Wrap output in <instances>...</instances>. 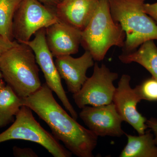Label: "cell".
<instances>
[{
  "instance_id": "6da1fadb",
  "label": "cell",
  "mask_w": 157,
  "mask_h": 157,
  "mask_svg": "<svg viewBox=\"0 0 157 157\" xmlns=\"http://www.w3.org/2000/svg\"><path fill=\"white\" fill-rule=\"evenodd\" d=\"M22 100L23 105L29 107L48 124L53 136L62 141L72 154L94 157L98 136L68 114L55 99L46 83Z\"/></svg>"
},
{
  "instance_id": "7a4b0ae2",
  "label": "cell",
  "mask_w": 157,
  "mask_h": 157,
  "mask_svg": "<svg viewBox=\"0 0 157 157\" xmlns=\"http://www.w3.org/2000/svg\"><path fill=\"white\" fill-rule=\"evenodd\" d=\"M0 69L4 81L22 99L42 86L35 54L25 43L18 42L0 56Z\"/></svg>"
},
{
  "instance_id": "3957f363",
  "label": "cell",
  "mask_w": 157,
  "mask_h": 157,
  "mask_svg": "<svg viewBox=\"0 0 157 157\" xmlns=\"http://www.w3.org/2000/svg\"><path fill=\"white\" fill-rule=\"evenodd\" d=\"M108 1L113 18L125 33L123 53L136 50L148 40H157V24L144 11L146 0Z\"/></svg>"
},
{
  "instance_id": "277c9868",
  "label": "cell",
  "mask_w": 157,
  "mask_h": 157,
  "mask_svg": "<svg viewBox=\"0 0 157 157\" xmlns=\"http://www.w3.org/2000/svg\"><path fill=\"white\" fill-rule=\"evenodd\" d=\"M125 33L113 19L109 1L100 0L92 17L82 31L81 45L96 61L101 62L113 46L123 48Z\"/></svg>"
},
{
  "instance_id": "5b68a950",
  "label": "cell",
  "mask_w": 157,
  "mask_h": 157,
  "mask_svg": "<svg viewBox=\"0 0 157 157\" xmlns=\"http://www.w3.org/2000/svg\"><path fill=\"white\" fill-rule=\"evenodd\" d=\"M32 111L27 106L21 107L12 124L0 134V144L12 140H28L40 144L54 157H71L72 154L40 125Z\"/></svg>"
},
{
  "instance_id": "8992f818",
  "label": "cell",
  "mask_w": 157,
  "mask_h": 157,
  "mask_svg": "<svg viewBox=\"0 0 157 157\" xmlns=\"http://www.w3.org/2000/svg\"><path fill=\"white\" fill-rule=\"evenodd\" d=\"M58 20L55 7L39 0H21L13 18V38L19 43L28 42L39 30Z\"/></svg>"
},
{
  "instance_id": "52a82bcc",
  "label": "cell",
  "mask_w": 157,
  "mask_h": 157,
  "mask_svg": "<svg viewBox=\"0 0 157 157\" xmlns=\"http://www.w3.org/2000/svg\"><path fill=\"white\" fill-rule=\"evenodd\" d=\"M118 77L117 73L111 72L106 65H94L92 75L88 78L81 90L73 94L76 106L82 109L88 105L100 106L113 102L116 87L113 82Z\"/></svg>"
},
{
  "instance_id": "ba28073f",
  "label": "cell",
  "mask_w": 157,
  "mask_h": 157,
  "mask_svg": "<svg viewBox=\"0 0 157 157\" xmlns=\"http://www.w3.org/2000/svg\"><path fill=\"white\" fill-rule=\"evenodd\" d=\"M45 29L39 30L34 35L33 39L23 43L28 45L34 52L37 64L44 74L46 84L56 94L70 115L76 120L78 114L67 97L53 61V56L47 46Z\"/></svg>"
},
{
  "instance_id": "9c48e42d",
  "label": "cell",
  "mask_w": 157,
  "mask_h": 157,
  "mask_svg": "<svg viewBox=\"0 0 157 157\" xmlns=\"http://www.w3.org/2000/svg\"><path fill=\"white\" fill-rule=\"evenodd\" d=\"M79 117L85 124L99 137H119L125 134L122 128L124 121L113 103L82 109Z\"/></svg>"
},
{
  "instance_id": "30bf717a",
  "label": "cell",
  "mask_w": 157,
  "mask_h": 157,
  "mask_svg": "<svg viewBox=\"0 0 157 157\" xmlns=\"http://www.w3.org/2000/svg\"><path fill=\"white\" fill-rule=\"evenodd\" d=\"M131 80L128 75L121 76L116 88L113 103L124 121L131 125L139 135H143L147 128V119L137 110V104L142 99L136 89L131 87Z\"/></svg>"
},
{
  "instance_id": "8fae6325",
  "label": "cell",
  "mask_w": 157,
  "mask_h": 157,
  "mask_svg": "<svg viewBox=\"0 0 157 157\" xmlns=\"http://www.w3.org/2000/svg\"><path fill=\"white\" fill-rule=\"evenodd\" d=\"M46 43L55 57L77 53L82 31L59 20L45 29Z\"/></svg>"
},
{
  "instance_id": "7c38bea8",
  "label": "cell",
  "mask_w": 157,
  "mask_h": 157,
  "mask_svg": "<svg viewBox=\"0 0 157 157\" xmlns=\"http://www.w3.org/2000/svg\"><path fill=\"white\" fill-rule=\"evenodd\" d=\"M94 61L92 56L87 51L78 58H73L71 55L56 58L55 63L57 70L70 92L73 94L81 90L87 79V70L94 66Z\"/></svg>"
},
{
  "instance_id": "4fadbf2b",
  "label": "cell",
  "mask_w": 157,
  "mask_h": 157,
  "mask_svg": "<svg viewBox=\"0 0 157 157\" xmlns=\"http://www.w3.org/2000/svg\"><path fill=\"white\" fill-rule=\"evenodd\" d=\"M100 0H62L55 7L59 20L82 31L92 17Z\"/></svg>"
},
{
  "instance_id": "5bb4252c",
  "label": "cell",
  "mask_w": 157,
  "mask_h": 157,
  "mask_svg": "<svg viewBox=\"0 0 157 157\" xmlns=\"http://www.w3.org/2000/svg\"><path fill=\"white\" fill-rule=\"evenodd\" d=\"M119 59L124 64H139L157 80V47L154 40L144 42L137 50L129 53H123L119 56Z\"/></svg>"
},
{
  "instance_id": "9a60e30c",
  "label": "cell",
  "mask_w": 157,
  "mask_h": 157,
  "mask_svg": "<svg viewBox=\"0 0 157 157\" xmlns=\"http://www.w3.org/2000/svg\"><path fill=\"white\" fill-rule=\"evenodd\" d=\"M128 138L120 157H157V146L150 132L139 136L125 134Z\"/></svg>"
},
{
  "instance_id": "2e32d148",
  "label": "cell",
  "mask_w": 157,
  "mask_h": 157,
  "mask_svg": "<svg viewBox=\"0 0 157 157\" xmlns=\"http://www.w3.org/2000/svg\"><path fill=\"white\" fill-rule=\"evenodd\" d=\"M23 105L22 98L6 84L0 87V128L14 122L15 116Z\"/></svg>"
},
{
  "instance_id": "e0dca14e",
  "label": "cell",
  "mask_w": 157,
  "mask_h": 157,
  "mask_svg": "<svg viewBox=\"0 0 157 157\" xmlns=\"http://www.w3.org/2000/svg\"><path fill=\"white\" fill-rule=\"evenodd\" d=\"M21 0H0V36L14 41L12 24L14 14Z\"/></svg>"
},
{
  "instance_id": "ac0fdd59",
  "label": "cell",
  "mask_w": 157,
  "mask_h": 157,
  "mask_svg": "<svg viewBox=\"0 0 157 157\" xmlns=\"http://www.w3.org/2000/svg\"><path fill=\"white\" fill-rule=\"evenodd\" d=\"M135 88L142 100L157 101V80L154 77L147 78Z\"/></svg>"
},
{
  "instance_id": "d6986e66",
  "label": "cell",
  "mask_w": 157,
  "mask_h": 157,
  "mask_svg": "<svg viewBox=\"0 0 157 157\" xmlns=\"http://www.w3.org/2000/svg\"><path fill=\"white\" fill-rule=\"evenodd\" d=\"M14 156L16 157H38L36 152L30 148H20L17 146L13 147Z\"/></svg>"
},
{
  "instance_id": "ffe728a7",
  "label": "cell",
  "mask_w": 157,
  "mask_h": 157,
  "mask_svg": "<svg viewBox=\"0 0 157 157\" xmlns=\"http://www.w3.org/2000/svg\"><path fill=\"white\" fill-rule=\"evenodd\" d=\"M143 10L144 12L151 17L157 24V2L152 4L144 3Z\"/></svg>"
},
{
  "instance_id": "44dd1931",
  "label": "cell",
  "mask_w": 157,
  "mask_h": 157,
  "mask_svg": "<svg viewBox=\"0 0 157 157\" xmlns=\"http://www.w3.org/2000/svg\"><path fill=\"white\" fill-rule=\"evenodd\" d=\"M18 43V42L16 40L13 41H8L2 36H0V56L17 45Z\"/></svg>"
},
{
  "instance_id": "7402d4cb",
  "label": "cell",
  "mask_w": 157,
  "mask_h": 157,
  "mask_svg": "<svg viewBox=\"0 0 157 157\" xmlns=\"http://www.w3.org/2000/svg\"><path fill=\"white\" fill-rule=\"evenodd\" d=\"M146 124L147 128H150L155 134V143L157 145V121L155 119H151L149 120H147Z\"/></svg>"
},
{
  "instance_id": "603a6c76",
  "label": "cell",
  "mask_w": 157,
  "mask_h": 157,
  "mask_svg": "<svg viewBox=\"0 0 157 157\" xmlns=\"http://www.w3.org/2000/svg\"><path fill=\"white\" fill-rule=\"evenodd\" d=\"M39 1L45 5L53 7H56L59 2V0H39Z\"/></svg>"
},
{
  "instance_id": "cb8c5ba5",
  "label": "cell",
  "mask_w": 157,
  "mask_h": 157,
  "mask_svg": "<svg viewBox=\"0 0 157 157\" xmlns=\"http://www.w3.org/2000/svg\"><path fill=\"white\" fill-rule=\"evenodd\" d=\"M3 79L2 74V71L0 69V87H2L6 85L5 82Z\"/></svg>"
},
{
  "instance_id": "d4e9b609",
  "label": "cell",
  "mask_w": 157,
  "mask_h": 157,
  "mask_svg": "<svg viewBox=\"0 0 157 157\" xmlns=\"http://www.w3.org/2000/svg\"><path fill=\"white\" fill-rule=\"evenodd\" d=\"M59 2H60V1H62V0H59Z\"/></svg>"
}]
</instances>
